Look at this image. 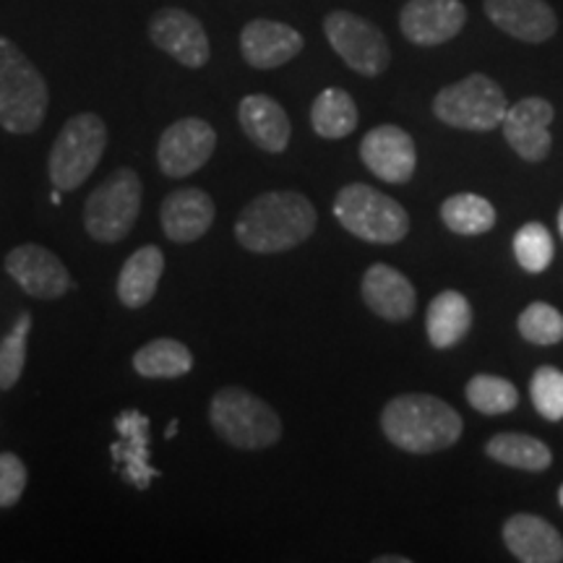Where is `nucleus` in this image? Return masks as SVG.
Listing matches in <instances>:
<instances>
[{"instance_id": "12", "label": "nucleus", "mask_w": 563, "mask_h": 563, "mask_svg": "<svg viewBox=\"0 0 563 563\" xmlns=\"http://www.w3.org/2000/svg\"><path fill=\"white\" fill-rule=\"evenodd\" d=\"M150 40L154 47L170 55L186 68H203L211 58L207 30L194 13L165 5L150 21Z\"/></svg>"}, {"instance_id": "19", "label": "nucleus", "mask_w": 563, "mask_h": 563, "mask_svg": "<svg viewBox=\"0 0 563 563\" xmlns=\"http://www.w3.org/2000/svg\"><path fill=\"white\" fill-rule=\"evenodd\" d=\"M361 295L368 311L391 323H402L410 319L415 313V302H418L412 282L389 264H373L363 274Z\"/></svg>"}, {"instance_id": "28", "label": "nucleus", "mask_w": 563, "mask_h": 563, "mask_svg": "<svg viewBox=\"0 0 563 563\" xmlns=\"http://www.w3.org/2000/svg\"><path fill=\"white\" fill-rule=\"evenodd\" d=\"M441 220L456 235H485L496 224V209L477 194H454L441 203Z\"/></svg>"}, {"instance_id": "4", "label": "nucleus", "mask_w": 563, "mask_h": 563, "mask_svg": "<svg viewBox=\"0 0 563 563\" xmlns=\"http://www.w3.org/2000/svg\"><path fill=\"white\" fill-rule=\"evenodd\" d=\"M214 433L243 452H262L282 439V420L274 407L243 386H222L209 402Z\"/></svg>"}, {"instance_id": "33", "label": "nucleus", "mask_w": 563, "mask_h": 563, "mask_svg": "<svg viewBox=\"0 0 563 563\" xmlns=\"http://www.w3.org/2000/svg\"><path fill=\"white\" fill-rule=\"evenodd\" d=\"M530 399L538 415H543L548 422L563 420V371L553 365H540L532 373Z\"/></svg>"}, {"instance_id": "27", "label": "nucleus", "mask_w": 563, "mask_h": 563, "mask_svg": "<svg viewBox=\"0 0 563 563\" xmlns=\"http://www.w3.org/2000/svg\"><path fill=\"white\" fill-rule=\"evenodd\" d=\"M311 125L321 139H344L357 129V104L344 89L329 87L311 104Z\"/></svg>"}, {"instance_id": "16", "label": "nucleus", "mask_w": 563, "mask_h": 563, "mask_svg": "<svg viewBox=\"0 0 563 563\" xmlns=\"http://www.w3.org/2000/svg\"><path fill=\"white\" fill-rule=\"evenodd\" d=\"M115 431L121 441L110 446L118 473L136 490H146L159 470L150 464V418L139 410H123L115 418Z\"/></svg>"}, {"instance_id": "36", "label": "nucleus", "mask_w": 563, "mask_h": 563, "mask_svg": "<svg viewBox=\"0 0 563 563\" xmlns=\"http://www.w3.org/2000/svg\"><path fill=\"white\" fill-rule=\"evenodd\" d=\"M178 426H180L178 418L170 420V426H167V431H165V439H175V433H178Z\"/></svg>"}, {"instance_id": "31", "label": "nucleus", "mask_w": 563, "mask_h": 563, "mask_svg": "<svg viewBox=\"0 0 563 563\" xmlns=\"http://www.w3.org/2000/svg\"><path fill=\"white\" fill-rule=\"evenodd\" d=\"M32 332V313L24 311L11 327V332L0 340V389L9 391L21 382L26 365V344Z\"/></svg>"}, {"instance_id": "25", "label": "nucleus", "mask_w": 563, "mask_h": 563, "mask_svg": "<svg viewBox=\"0 0 563 563\" xmlns=\"http://www.w3.org/2000/svg\"><path fill=\"white\" fill-rule=\"evenodd\" d=\"M485 454L504 467L525 470V473H543L553 464L548 443L525 433H498L485 443Z\"/></svg>"}, {"instance_id": "23", "label": "nucleus", "mask_w": 563, "mask_h": 563, "mask_svg": "<svg viewBox=\"0 0 563 563\" xmlns=\"http://www.w3.org/2000/svg\"><path fill=\"white\" fill-rule=\"evenodd\" d=\"M162 274H165V253L159 245H144L133 251L118 274V300L131 311L144 308L157 295Z\"/></svg>"}, {"instance_id": "13", "label": "nucleus", "mask_w": 563, "mask_h": 563, "mask_svg": "<svg viewBox=\"0 0 563 563\" xmlns=\"http://www.w3.org/2000/svg\"><path fill=\"white\" fill-rule=\"evenodd\" d=\"M361 159L376 178L402 186L418 167V150L410 133L386 123L365 133L361 141Z\"/></svg>"}, {"instance_id": "18", "label": "nucleus", "mask_w": 563, "mask_h": 563, "mask_svg": "<svg viewBox=\"0 0 563 563\" xmlns=\"http://www.w3.org/2000/svg\"><path fill=\"white\" fill-rule=\"evenodd\" d=\"M214 201L201 188H178V191L167 194L162 201L159 222L165 230L167 241L173 243H196L199 238L207 235L214 224Z\"/></svg>"}, {"instance_id": "32", "label": "nucleus", "mask_w": 563, "mask_h": 563, "mask_svg": "<svg viewBox=\"0 0 563 563\" xmlns=\"http://www.w3.org/2000/svg\"><path fill=\"white\" fill-rule=\"evenodd\" d=\"M519 334L530 344L538 347H551V344L563 342V313L553 308L551 302H530L522 313H519Z\"/></svg>"}, {"instance_id": "1", "label": "nucleus", "mask_w": 563, "mask_h": 563, "mask_svg": "<svg viewBox=\"0 0 563 563\" xmlns=\"http://www.w3.org/2000/svg\"><path fill=\"white\" fill-rule=\"evenodd\" d=\"M316 214L311 199L298 191H269L256 196L235 222V238L245 251L282 253L298 249L313 235Z\"/></svg>"}, {"instance_id": "5", "label": "nucleus", "mask_w": 563, "mask_h": 563, "mask_svg": "<svg viewBox=\"0 0 563 563\" xmlns=\"http://www.w3.org/2000/svg\"><path fill=\"white\" fill-rule=\"evenodd\" d=\"M332 211L334 220L350 235L361 238L365 243L391 245L405 241V235L410 232V214L402 203L365 183H350L340 188Z\"/></svg>"}, {"instance_id": "30", "label": "nucleus", "mask_w": 563, "mask_h": 563, "mask_svg": "<svg viewBox=\"0 0 563 563\" xmlns=\"http://www.w3.org/2000/svg\"><path fill=\"white\" fill-rule=\"evenodd\" d=\"M514 256H517L519 266L530 274H543L551 269L555 256L551 230L540 222H527L514 235Z\"/></svg>"}, {"instance_id": "22", "label": "nucleus", "mask_w": 563, "mask_h": 563, "mask_svg": "<svg viewBox=\"0 0 563 563\" xmlns=\"http://www.w3.org/2000/svg\"><path fill=\"white\" fill-rule=\"evenodd\" d=\"M238 121L245 136H249L258 150L269 154H282L287 150L292 136L290 118L285 108L269 95H249L238 108Z\"/></svg>"}, {"instance_id": "38", "label": "nucleus", "mask_w": 563, "mask_h": 563, "mask_svg": "<svg viewBox=\"0 0 563 563\" xmlns=\"http://www.w3.org/2000/svg\"><path fill=\"white\" fill-rule=\"evenodd\" d=\"M559 504L563 506V485H561V488H559Z\"/></svg>"}, {"instance_id": "14", "label": "nucleus", "mask_w": 563, "mask_h": 563, "mask_svg": "<svg viewBox=\"0 0 563 563\" xmlns=\"http://www.w3.org/2000/svg\"><path fill=\"white\" fill-rule=\"evenodd\" d=\"M555 118L553 104L543 97H527L511 104L504 115V136L525 162H543L551 154V123Z\"/></svg>"}, {"instance_id": "3", "label": "nucleus", "mask_w": 563, "mask_h": 563, "mask_svg": "<svg viewBox=\"0 0 563 563\" xmlns=\"http://www.w3.org/2000/svg\"><path fill=\"white\" fill-rule=\"evenodd\" d=\"M47 104L45 76L16 42L0 34V125L9 133H34L45 121Z\"/></svg>"}, {"instance_id": "2", "label": "nucleus", "mask_w": 563, "mask_h": 563, "mask_svg": "<svg viewBox=\"0 0 563 563\" xmlns=\"http://www.w3.org/2000/svg\"><path fill=\"white\" fill-rule=\"evenodd\" d=\"M382 431L407 454H435L462 439L464 422L446 399L433 394H402L382 410Z\"/></svg>"}, {"instance_id": "35", "label": "nucleus", "mask_w": 563, "mask_h": 563, "mask_svg": "<svg viewBox=\"0 0 563 563\" xmlns=\"http://www.w3.org/2000/svg\"><path fill=\"white\" fill-rule=\"evenodd\" d=\"M376 563H412V559H407V555H378Z\"/></svg>"}, {"instance_id": "21", "label": "nucleus", "mask_w": 563, "mask_h": 563, "mask_svg": "<svg viewBox=\"0 0 563 563\" xmlns=\"http://www.w3.org/2000/svg\"><path fill=\"white\" fill-rule=\"evenodd\" d=\"M504 543L522 563H561L563 538L555 527L534 514H511L504 522Z\"/></svg>"}, {"instance_id": "24", "label": "nucleus", "mask_w": 563, "mask_h": 563, "mask_svg": "<svg viewBox=\"0 0 563 563\" xmlns=\"http://www.w3.org/2000/svg\"><path fill=\"white\" fill-rule=\"evenodd\" d=\"M473 327V306L456 290H443L435 295L426 313L428 342L435 350H449L460 344Z\"/></svg>"}, {"instance_id": "17", "label": "nucleus", "mask_w": 563, "mask_h": 563, "mask_svg": "<svg viewBox=\"0 0 563 563\" xmlns=\"http://www.w3.org/2000/svg\"><path fill=\"white\" fill-rule=\"evenodd\" d=\"M306 40L290 24L272 19H253L241 32V53L251 68L272 70L298 58Z\"/></svg>"}, {"instance_id": "6", "label": "nucleus", "mask_w": 563, "mask_h": 563, "mask_svg": "<svg viewBox=\"0 0 563 563\" xmlns=\"http://www.w3.org/2000/svg\"><path fill=\"white\" fill-rule=\"evenodd\" d=\"M108 146V125L95 112H79L68 118L53 141L47 173L58 191H76L100 165Z\"/></svg>"}, {"instance_id": "15", "label": "nucleus", "mask_w": 563, "mask_h": 563, "mask_svg": "<svg viewBox=\"0 0 563 563\" xmlns=\"http://www.w3.org/2000/svg\"><path fill=\"white\" fill-rule=\"evenodd\" d=\"M467 21L462 0H410L399 13V30L412 45L435 47L454 40Z\"/></svg>"}, {"instance_id": "8", "label": "nucleus", "mask_w": 563, "mask_h": 563, "mask_svg": "<svg viewBox=\"0 0 563 563\" xmlns=\"http://www.w3.org/2000/svg\"><path fill=\"white\" fill-rule=\"evenodd\" d=\"M506 102L504 89L485 74H473L467 79L443 87L433 100V112L441 123L460 131L488 133L504 123Z\"/></svg>"}, {"instance_id": "9", "label": "nucleus", "mask_w": 563, "mask_h": 563, "mask_svg": "<svg viewBox=\"0 0 563 563\" xmlns=\"http://www.w3.org/2000/svg\"><path fill=\"white\" fill-rule=\"evenodd\" d=\"M323 34L334 53L361 76H382L389 68L391 51L384 32L352 11H332L323 19Z\"/></svg>"}, {"instance_id": "10", "label": "nucleus", "mask_w": 563, "mask_h": 563, "mask_svg": "<svg viewBox=\"0 0 563 563\" xmlns=\"http://www.w3.org/2000/svg\"><path fill=\"white\" fill-rule=\"evenodd\" d=\"M217 150V131L201 118H180L167 125L157 144V162L165 178L199 173Z\"/></svg>"}, {"instance_id": "11", "label": "nucleus", "mask_w": 563, "mask_h": 563, "mask_svg": "<svg viewBox=\"0 0 563 563\" xmlns=\"http://www.w3.org/2000/svg\"><path fill=\"white\" fill-rule=\"evenodd\" d=\"M5 274L16 282L30 298L37 300H58L74 287V279L66 269V264L51 249L40 243L16 245L5 256Z\"/></svg>"}, {"instance_id": "7", "label": "nucleus", "mask_w": 563, "mask_h": 563, "mask_svg": "<svg viewBox=\"0 0 563 563\" xmlns=\"http://www.w3.org/2000/svg\"><path fill=\"white\" fill-rule=\"evenodd\" d=\"M144 188L141 178L131 167L110 173L95 191L89 194L84 207V228L91 241L118 243L133 230L141 214Z\"/></svg>"}, {"instance_id": "20", "label": "nucleus", "mask_w": 563, "mask_h": 563, "mask_svg": "<svg viewBox=\"0 0 563 563\" xmlns=\"http://www.w3.org/2000/svg\"><path fill=\"white\" fill-rule=\"evenodd\" d=\"M485 13L498 30L530 45L548 42L559 30L555 11L545 0H485Z\"/></svg>"}, {"instance_id": "26", "label": "nucleus", "mask_w": 563, "mask_h": 563, "mask_svg": "<svg viewBox=\"0 0 563 563\" xmlns=\"http://www.w3.org/2000/svg\"><path fill=\"white\" fill-rule=\"evenodd\" d=\"M194 368V355L186 344L170 336L152 340L133 355V371L144 378H180Z\"/></svg>"}, {"instance_id": "34", "label": "nucleus", "mask_w": 563, "mask_h": 563, "mask_svg": "<svg viewBox=\"0 0 563 563\" xmlns=\"http://www.w3.org/2000/svg\"><path fill=\"white\" fill-rule=\"evenodd\" d=\"M26 464L16 454H0V509H11L21 501L26 488Z\"/></svg>"}, {"instance_id": "29", "label": "nucleus", "mask_w": 563, "mask_h": 563, "mask_svg": "<svg viewBox=\"0 0 563 563\" xmlns=\"http://www.w3.org/2000/svg\"><path fill=\"white\" fill-rule=\"evenodd\" d=\"M464 397L473 410L483 415H506L519 405V391L509 378L477 373L464 386Z\"/></svg>"}, {"instance_id": "37", "label": "nucleus", "mask_w": 563, "mask_h": 563, "mask_svg": "<svg viewBox=\"0 0 563 563\" xmlns=\"http://www.w3.org/2000/svg\"><path fill=\"white\" fill-rule=\"evenodd\" d=\"M559 230H561V238H563V207L559 211Z\"/></svg>"}]
</instances>
